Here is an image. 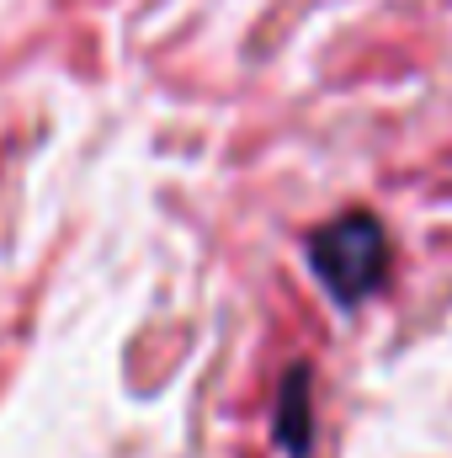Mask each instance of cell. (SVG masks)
Returning <instances> with one entry per match:
<instances>
[{"label": "cell", "mask_w": 452, "mask_h": 458, "mask_svg": "<svg viewBox=\"0 0 452 458\" xmlns=\"http://www.w3.org/2000/svg\"><path fill=\"white\" fill-rule=\"evenodd\" d=\"M277 443H282L288 454H304V448H309V373H304V368H293V373H288Z\"/></svg>", "instance_id": "obj_2"}, {"label": "cell", "mask_w": 452, "mask_h": 458, "mask_svg": "<svg viewBox=\"0 0 452 458\" xmlns=\"http://www.w3.org/2000/svg\"><path fill=\"white\" fill-rule=\"evenodd\" d=\"M309 261L336 304H362L389 272V234L372 214H340L309 240Z\"/></svg>", "instance_id": "obj_1"}]
</instances>
